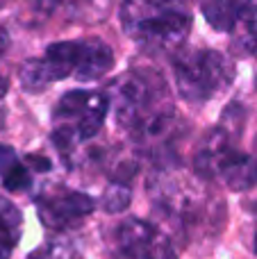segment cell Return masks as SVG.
I'll return each mask as SVG.
<instances>
[{"label": "cell", "mask_w": 257, "mask_h": 259, "mask_svg": "<svg viewBox=\"0 0 257 259\" xmlns=\"http://www.w3.org/2000/svg\"><path fill=\"white\" fill-rule=\"evenodd\" d=\"M107 100L118 125L144 143L164 139L176 118L166 82L153 68H132L118 75Z\"/></svg>", "instance_id": "1"}, {"label": "cell", "mask_w": 257, "mask_h": 259, "mask_svg": "<svg viewBox=\"0 0 257 259\" xmlns=\"http://www.w3.org/2000/svg\"><path fill=\"white\" fill-rule=\"evenodd\" d=\"M123 32L148 53H173L185 44L191 16L176 0H125L121 5Z\"/></svg>", "instance_id": "2"}, {"label": "cell", "mask_w": 257, "mask_h": 259, "mask_svg": "<svg viewBox=\"0 0 257 259\" xmlns=\"http://www.w3.org/2000/svg\"><path fill=\"white\" fill-rule=\"evenodd\" d=\"M241 123L221 118L217 130L207 134L196 152V173L203 178H221L232 191H246L257 184V155H246L235 146Z\"/></svg>", "instance_id": "3"}, {"label": "cell", "mask_w": 257, "mask_h": 259, "mask_svg": "<svg viewBox=\"0 0 257 259\" xmlns=\"http://www.w3.org/2000/svg\"><path fill=\"white\" fill-rule=\"evenodd\" d=\"M178 94L189 105H205L235 82V64L217 50H182L173 59Z\"/></svg>", "instance_id": "4"}, {"label": "cell", "mask_w": 257, "mask_h": 259, "mask_svg": "<svg viewBox=\"0 0 257 259\" xmlns=\"http://www.w3.org/2000/svg\"><path fill=\"white\" fill-rule=\"evenodd\" d=\"M109 114V100L98 91H68L53 114V139L59 148H73L100 132Z\"/></svg>", "instance_id": "5"}, {"label": "cell", "mask_w": 257, "mask_h": 259, "mask_svg": "<svg viewBox=\"0 0 257 259\" xmlns=\"http://www.w3.org/2000/svg\"><path fill=\"white\" fill-rule=\"evenodd\" d=\"M114 248L125 259H176L168 241L150 223L139 219L123 221L114 232Z\"/></svg>", "instance_id": "6"}, {"label": "cell", "mask_w": 257, "mask_h": 259, "mask_svg": "<svg viewBox=\"0 0 257 259\" xmlns=\"http://www.w3.org/2000/svg\"><path fill=\"white\" fill-rule=\"evenodd\" d=\"M96 209L91 196L80 191H57L36 200V214L48 230H64L80 223Z\"/></svg>", "instance_id": "7"}, {"label": "cell", "mask_w": 257, "mask_h": 259, "mask_svg": "<svg viewBox=\"0 0 257 259\" xmlns=\"http://www.w3.org/2000/svg\"><path fill=\"white\" fill-rule=\"evenodd\" d=\"M257 7V0H205L203 16L214 30L235 32L237 25Z\"/></svg>", "instance_id": "8"}, {"label": "cell", "mask_w": 257, "mask_h": 259, "mask_svg": "<svg viewBox=\"0 0 257 259\" xmlns=\"http://www.w3.org/2000/svg\"><path fill=\"white\" fill-rule=\"evenodd\" d=\"M114 66V50L100 39H87L82 41V57L77 66L75 80L80 82H94L98 77L107 75Z\"/></svg>", "instance_id": "9"}, {"label": "cell", "mask_w": 257, "mask_h": 259, "mask_svg": "<svg viewBox=\"0 0 257 259\" xmlns=\"http://www.w3.org/2000/svg\"><path fill=\"white\" fill-rule=\"evenodd\" d=\"M32 184V173L21 159L16 150L0 143V187L7 191H25Z\"/></svg>", "instance_id": "10"}, {"label": "cell", "mask_w": 257, "mask_h": 259, "mask_svg": "<svg viewBox=\"0 0 257 259\" xmlns=\"http://www.w3.org/2000/svg\"><path fill=\"white\" fill-rule=\"evenodd\" d=\"M23 232V216L9 200L0 198V259H9Z\"/></svg>", "instance_id": "11"}, {"label": "cell", "mask_w": 257, "mask_h": 259, "mask_svg": "<svg viewBox=\"0 0 257 259\" xmlns=\"http://www.w3.org/2000/svg\"><path fill=\"white\" fill-rule=\"evenodd\" d=\"M130 198H132V193L125 184H118V182L109 184L103 193V207L107 211H123L130 205Z\"/></svg>", "instance_id": "12"}, {"label": "cell", "mask_w": 257, "mask_h": 259, "mask_svg": "<svg viewBox=\"0 0 257 259\" xmlns=\"http://www.w3.org/2000/svg\"><path fill=\"white\" fill-rule=\"evenodd\" d=\"M27 259H66V257H64V252L59 246H46V248L34 250Z\"/></svg>", "instance_id": "13"}, {"label": "cell", "mask_w": 257, "mask_h": 259, "mask_svg": "<svg viewBox=\"0 0 257 259\" xmlns=\"http://www.w3.org/2000/svg\"><path fill=\"white\" fill-rule=\"evenodd\" d=\"M7 87H9V77L5 73V68H0V98L7 94Z\"/></svg>", "instance_id": "14"}, {"label": "cell", "mask_w": 257, "mask_h": 259, "mask_svg": "<svg viewBox=\"0 0 257 259\" xmlns=\"http://www.w3.org/2000/svg\"><path fill=\"white\" fill-rule=\"evenodd\" d=\"M255 255H257V232H255Z\"/></svg>", "instance_id": "15"}, {"label": "cell", "mask_w": 257, "mask_h": 259, "mask_svg": "<svg viewBox=\"0 0 257 259\" xmlns=\"http://www.w3.org/2000/svg\"><path fill=\"white\" fill-rule=\"evenodd\" d=\"M255 55H257V48H255Z\"/></svg>", "instance_id": "16"}, {"label": "cell", "mask_w": 257, "mask_h": 259, "mask_svg": "<svg viewBox=\"0 0 257 259\" xmlns=\"http://www.w3.org/2000/svg\"><path fill=\"white\" fill-rule=\"evenodd\" d=\"M0 5H3V0H0Z\"/></svg>", "instance_id": "17"}, {"label": "cell", "mask_w": 257, "mask_h": 259, "mask_svg": "<svg viewBox=\"0 0 257 259\" xmlns=\"http://www.w3.org/2000/svg\"><path fill=\"white\" fill-rule=\"evenodd\" d=\"M255 82H257V80H255Z\"/></svg>", "instance_id": "18"}]
</instances>
